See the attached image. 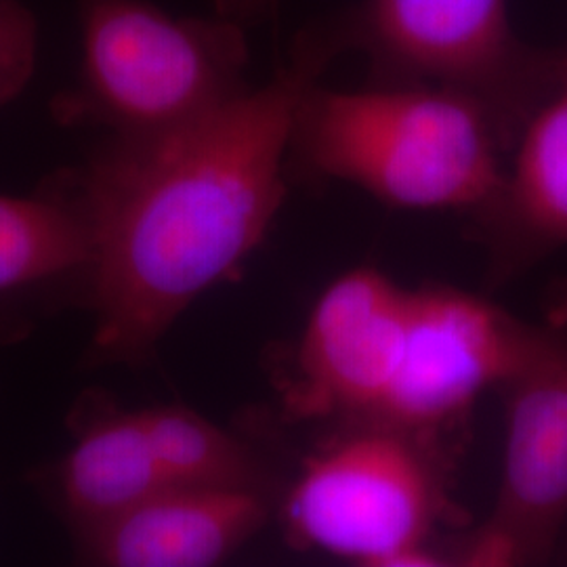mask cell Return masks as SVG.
<instances>
[{
  "label": "cell",
  "instance_id": "1",
  "mask_svg": "<svg viewBox=\"0 0 567 567\" xmlns=\"http://www.w3.org/2000/svg\"><path fill=\"white\" fill-rule=\"evenodd\" d=\"M330 61L303 37L264 86L152 135H116L70 185L91 231L93 349L137 364L264 243L297 107Z\"/></svg>",
  "mask_w": 567,
  "mask_h": 567
},
{
  "label": "cell",
  "instance_id": "2",
  "mask_svg": "<svg viewBox=\"0 0 567 567\" xmlns=\"http://www.w3.org/2000/svg\"><path fill=\"white\" fill-rule=\"evenodd\" d=\"M505 150L494 116L463 93L416 84L332 91L318 81L297 107L288 156L393 208L482 215L505 183Z\"/></svg>",
  "mask_w": 567,
  "mask_h": 567
},
{
  "label": "cell",
  "instance_id": "3",
  "mask_svg": "<svg viewBox=\"0 0 567 567\" xmlns=\"http://www.w3.org/2000/svg\"><path fill=\"white\" fill-rule=\"evenodd\" d=\"M82 63L55 100L65 124L152 135L194 121L248 89L244 25L175 18L147 0H81Z\"/></svg>",
  "mask_w": 567,
  "mask_h": 567
},
{
  "label": "cell",
  "instance_id": "4",
  "mask_svg": "<svg viewBox=\"0 0 567 567\" xmlns=\"http://www.w3.org/2000/svg\"><path fill=\"white\" fill-rule=\"evenodd\" d=\"M334 61L368 58L372 84H416L482 103L508 150L529 114L557 89V51L517 37L507 0H362L305 32Z\"/></svg>",
  "mask_w": 567,
  "mask_h": 567
},
{
  "label": "cell",
  "instance_id": "5",
  "mask_svg": "<svg viewBox=\"0 0 567 567\" xmlns=\"http://www.w3.org/2000/svg\"><path fill=\"white\" fill-rule=\"evenodd\" d=\"M446 489L429 440L385 425H347L307 456L286 492V538L365 567L444 566L431 547Z\"/></svg>",
  "mask_w": 567,
  "mask_h": 567
},
{
  "label": "cell",
  "instance_id": "6",
  "mask_svg": "<svg viewBox=\"0 0 567 567\" xmlns=\"http://www.w3.org/2000/svg\"><path fill=\"white\" fill-rule=\"evenodd\" d=\"M561 330L527 324L458 288H412V313L393 383L377 419L433 440L482 395L507 389L540 362Z\"/></svg>",
  "mask_w": 567,
  "mask_h": 567
},
{
  "label": "cell",
  "instance_id": "7",
  "mask_svg": "<svg viewBox=\"0 0 567 567\" xmlns=\"http://www.w3.org/2000/svg\"><path fill=\"white\" fill-rule=\"evenodd\" d=\"M412 313V288L374 267H358L313 305L282 408L295 421L372 423L398 372Z\"/></svg>",
  "mask_w": 567,
  "mask_h": 567
},
{
  "label": "cell",
  "instance_id": "8",
  "mask_svg": "<svg viewBox=\"0 0 567 567\" xmlns=\"http://www.w3.org/2000/svg\"><path fill=\"white\" fill-rule=\"evenodd\" d=\"M501 486L486 522L447 555L473 567L547 559L567 522V334L505 389Z\"/></svg>",
  "mask_w": 567,
  "mask_h": 567
},
{
  "label": "cell",
  "instance_id": "9",
  "mask_svg": "<svg viewBox=\"0 0 567 567\" xmlns=\"http://www.w3.org/2000/svg\"><path fill=\"white\" fill-rule=\"evenodd\" d=\"M259 486H164L112 522L82 534L86 559L107 567L221 564L267 524Z\"/></svg>",
  "mask_w": 567,
  "mask_h": 567
},
{
  "label": "cell",
  "instance_id": "10",
  "mask_svg": "<svg viewBox=\"0 0 567 567\" xmlns=\"http://www.w3.org/2000/svg\"><path fill=\"white\" fill-rule=\"evenodd\" d=\"M511 150L505 183L480 215L508 274L567 246V81L529 114Z\"/></svg>",
  "mask_w": 567,
  "mask_h": 567
},
{
  "label": "cell",
  "instance_id": "11",
  "mask_svg": "<svg viewBox=\"0 0 567 567\" xmlns=\"http://www.w3.org/2000/svg\"><path fill=\"white\" fill-rule=\"evenodd\" d=\"M168 486L137 412L103 408L79 426L61 466V496L82 534Z\"/></svg>",
  "mask_w": 567,
  "mask_h": 567
},
{
  "label": "cell",
  "instance_id": "12",
  "mask_svg": "<svg viewBox=\"0 0 567 567\" xmlns=\"http://www.w3.org/2000/svg\"><path fill=\"white\" fill-rule=\"evenodd\" d=\"M91 231L70 182L41 196L0 194V292L89 269Z\"/></svg>",
  "mask_w": 567,
  "mask_h": 567
},
{
  "label": "cell",
  "instance_id": "13",
  "mask_svg": "<svg viewBox=\"0 0 567 567\" xmlns=\"http://www.w3.org/2000/svg\"><path fill=\"white\" fill-rule=\"evenodd\" d=\"M168 486H259L261 466L238 437L182 405L137 410Z\"/></svg>",
  "mask_w": 567,
  "mask_h": 567
},
{
  "label": "cell",
  "instance_id": "14",
  "mask_svg": "<svg viewBox=\"0 0 567 567\" xmlns=\"http://www.w3.org/2000/svg\"><path fill=\"white\" fill-rule=\"evenodd\" d=\"M37 18L20 0H0V105L13 102L37 68Z\"/></svg>",
  "mask_w": 567,
  "mask_h": 567
},
{
  "label": "cell",
  "instance_id": "15",
  "mask_svg": "<svg viewBox=\"0 0 567 567\" xmlns=\"http://www.w3.org/2000/svg\"><path fill=\"white\" fill-rule=\"evenodd\" d=\"M278 2L280 0H213V7L217 16L250 28L274 16Z\"/></svg>",
  "mask_w": 567,
  "mask_h": 567
},
{
  "label": "cell",
  "instance_id": "16",
  "mask_svg": "<svg viewBox=\"0 0 567 567\" xmlns=\"http://www.w3.org/2000/svg\"><path fill=\"white\" fill-rule=\"evenodd\" d=\"M555 76H557V86L567 81V49H559L555 58Z\"/></svg>",
  "mask_w": 567,
  "mask_h": 567
}]
</instances>
